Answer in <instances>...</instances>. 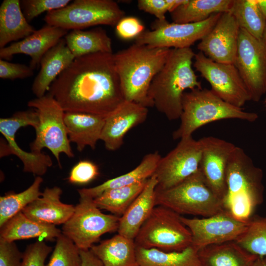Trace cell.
Returning <instances> with one entry per match:
<instances>
[{
  "mask_svg": "<svg viewBox=\"0 0 266 266\" xmlns=\"http://www.w3.org/2000/svg\"><path fill=\"white\" fill-rule=\"evenodd\" d=\"M48 93L65 112L106 117L125 100L113 53L76 58L51 84Z\"/></svg>",
  "mask_w": 266,
  "mask_h": 266,
  "instance_id": "6da1fadb",
  "label": "cell"
},
{
  "mask_svg": "<svg viewBox=\"0 0 266 266\" xmlns=\"http://www.w3.org/2000/svg\"><path fill=\"white\" fill-rule=\"evenodd\" d=\"M195 56L191 47L171 49L166 63L150 84L149 99L170 121L180 119L185 91L202 88L192 66Z\"/></svg>",
  "mask_w": 266,
  "mask_h": 266,
  "instance_id": "7a4b0ae2",
  "label": "cell"
},
{
  "mask_svg": "<svg viewBox=\"0 0 266 266\" xmlns=\"http://www.w3.org/2000/svg\"><path fill=\"white\" fill-rule=\"evenodd\" d=\"M171 49L133 43L113 53V60L125 100L147 107L150 84L166 63Z\"/></svg>",
  "mask_w": 266,
  "mask_h": 266,
  "instance_id": "3957f363",
  "label": "cell"
},
{
  "mask_svg": "<svg viewBox=\"0 0 266 266\" xmlns=\"http://www.w3.org/2000/svg\"><path fill=\"white\" fill-rule=\"evenodd\" d=\"M262 170L255 166L241 148L236 146L226 173L227 190L223 208L236 219L247 222L264 201Z\"/></svg>",
  "mask_w": 266,
  "mask_h": 266,
  "instance_id": "277c9868",
  "label": "cell"
},
{
  "mask_svg": "<svg viewBox=\"0 0 266 266\" xmlns=\"http://www.w3.org/2000/svg\"><path fill=\"white\" fill-rule=\"evenodd\" d=\"M258 118L257 113L231 104L210 89H195L183 94L180 124L172 136L174 140L192 136L200 127L219 120L233 119L252 122Z\"/></svg>",
  "mask_w": 266,
  "mask_h": 266,
  "instance_id": "5b68a950",
  "label": "cell"
},
{
  "mask_svg": "<svg viewBox=\"0 0 266 266\" xmlns=\"http://www.w3.org/2000/svg\"><path fill=\"white\" fill-rule=\"evenodd\" d=\"M156 205L177 214L208 217L223 210L222 200L209 187L199 168L181 183L169 189L156 188Z\"/></svg>",
  "mask_w": 266,
  "mask_h": 266,
  "instance_id": "8992f818",
  "label": "cell"
},
{
  "mask_svg": "<svg viewBox=\"0 0 266 266\" xmlns=\"http://www.w3.org/2000/svg\"><path fill=\"white\" fill-rule=\"evenodd\" d=\"M180 215L156 205L134 238L136 246L165 251H181L191 245L192 235Z\"/></svg>",
  "mask_w": 266,
  "mask_h": 266,
  "instance_id": "52a82bcc",
  "label": "cell"
},
{
  "mask_svg": "<svg viewBox=\"0 0 266 266\" xmlns=\"http://www.w3.org/2000/svg\"><path fill=\"white\" fill-rule=\"evenodd\" d=\"M28 106L37 111L39 119L35 129V138L30 144L31 152L39 153L43 148L48 149L62 167L61 154L64 153L69 158L74 156L64 122L65 111L48 93L29 101Z\"/></svg>",
  "mask_w": 266,
  "mask_h": 266,
  "instance_id": "ba28073f",
  "label": "cell"
},
{
  "mask_svg": "<svg viewBox=\"0 0 266 266\" xmlns=\"http://www.w3.org/2000/svg\"><path fill=\"white\" fill-rule=\"evenodd\" d=\"M125 12L112 0H75L66 6L50 11L46 24L65 30H83L98 25L116 26Z\"/></svg>",
  "mask_w": 266,
  "mask_h": 266,
  "instance_id": "9c48e42d",
  "label": "cell"
},
{
  "mask_svg": "<svg viewBox=\"0 0 266 266\" xmlns=\"http://www.w3.org/2000/svg\"><path fill=\"white\" fill-rule=\"evenodd\" d=\"M120 217L101 212L93 199L80 198L71 216L63 224L62 233L79 250H89L104 234L118 231Z\"/></svg>",
  "mask_w": 266,
  "mask_h": 266,
  "instance_id": "30bf717a",
  "label": "cell"
},
{
  "mask_svg": "<svg viewBox=\"0 0 266 266\" xmlns=\"http://www.w3.org/2000/svg\"><path fill=\"white\" fill-rule=\"evenodd\" d=\"M221 14H213L206 20L195 23H170L166 20H156L152 24L151 30L144 31L135 38L134 43L152 47L189 48L210 31Z\"/></svg>",
  "mask_w": 266,
  "mask_h": 266,
  "instance_id": "8fae6325",
  "label": "cell"
},
{
  "mask_svg": "<svg viewBox=\"0 0 266 266\" xmlns=\"http://www.w3.org/2000/svg\"><path fill=\"white\" fill-rule=\"evenodd\" d=\"M193 66L210 84L211 90L224 101L241 108L251 96L234 64L215 62L202 52L195 54Z\"/></svg>",
  "mask_w": 266,
  "mask_h": 266,
  "instance_id": "7c38bea8",
  "label": "cell"
},
{
  "mask_svg": "<svg viewBox=\"0 0 266 266\" xmlns=\"http://www.w3.org/2000/svg\"><path fill=\"white\" fill-rule=\"evenodd\" d=\"M234 65L251 96L259 101L266 93V47L258 39L240 28Z\"/></svg>",
  "mask_w": 266,
  "mask_h": 266,
  "instance_id": "4fadbf2b",
  "label": "cell"
},
{
  "mask_svg": "<svg viewBox=\"0 0 266 266\" xmlns=\"http://www.w3.org/2000/svg\"><path fill=\"white\" fill-rule=\"evenodd\" d=\"M201 146L192 136L180 139L175 148L161 157L153 175L157 190L172 188L195 173L200 167Z\"/></svg>",
  "mask_w": 266,
  "mask_h": 266,
  "instance_id": "5bb4252c",
  "label": "cell"
},
{
  "mask_svg": "<svg viewBox=\"0 0 266 266\" xmlns=\"http://www.w3.org/2000/svg\"><path fill=\"white\" fill-rule=\"evenodd\" d=\"M39 122L38 115L35 110L18 111L9 117L0 119V132L7 143L0 145V157L13 154L23 163V170L37 176L44 175L53 163L51 157L41 152L36 153L23 150L15 140V134L22 127L30 126L35 129Z\"/></svg>",
  "mask_w": 266,
  "mask_h": 266,
  "instance_id": "9a60e30c",
  "label": "cell"
},
{
  "mask_svg": "<svg viewBox=\"0 0 266 266\" xmlns=\"http://www.w3.org/2000/svg\"><path fill=\"white\" fill-rule=\"evenodd\" d=\"M192 235L191 246L198 251L208 246L235 241L244 232L248 221H240L223 210L202 218L181 216Z\"/></svg>",
  "mask_w": 266,
  "mask_h": 266,
  "instance_id": "2e32d148",
  "label": "cell"
},
{
  "mask_svg": "<svg viewBox=\"0 0 266 266\" xmlns=\"http://www.w3.org/2000/svg\"><path fill=\"white\" fill-rule=\"evenodd\" d=\"M201 154L199 168L207 184L222 200L226 190V173L228 162L236 145L212 136L199 139Z\"/></svg>",
  "mask_w": 266,
  "mask_h": 266,
  "instance_id": "e0dca14e",
  "label": "cell"
},
{
  "mask_svg": "<svg viewBox=\"0 0 266 266\" xmlns=\"http://www.w3.org/2000/svg\"><path fill=\"white\" fill-rule=\"evenodd\" d=\"M239 29L230 12L222 13L212 29L198 44L197 48L215 62L234 64Z\"/></svg>",
  "mask_w": 266,
  "mask_h": 266,
  "instance_id": "ac0fdd59",
  "label": "cell"
},
{
  "mask_svg": "<svg viewBox=\"0 0 266 266\" xmlns=\"http://www.w3.org/2000/svg\"><path fill=\"white\" fill-rule=\"evenodd\" d=\"M148 114V107L133 101H122L105 118L100 137L105 148L109 151L119 149L127 133L144 122Z\"/></svg>",
  "mask_w": 266,
  "mask_h": 266,
  "instance_id": "d6986e66",
  "label": "cell"
},
{
  "mask_svg": "<svg viewBox=\"0 0 266 266\" xmlns=\"http://www.w3.org/2000/svg\"><path fill=\"white\" fill-rule=\"evenodd\" d=\"M67 33L66 30L46 24L21 40L0 48V59L10 60L16 54L27 55L31 58L30 66L34 70L44 55Z\"/></svg>",
  "mask_w": 266,
  "mask_h": 266,
  "instance_id": "ffe728a7",
  "label": "cell"
},
{
  "mask_svg": "<svg viewBox=\"0 0 266 266\" xmlns=\"http://www.w3.org/2000/svg\"><path fill=\"white\" fill-rule=\"evenodd\" d=\"M62 190L55 186L47 187L42 196L25 207L22 212L34 221L52 225L64 224L75 210L72 204L62 202Z\"/></svg>",
  "mask_w": 266,
  "mask_h": 266,
  "instance_id": "44dd1931",
  "label": "cell"
},
{
  "mask_svg": "<svg viewBox=\"0 0 266 266\" xmlns=\"http://www.w3.org/2000/svg\"><path fill=\"white\" fill-rule=\"evenodd\" d=\"M62 38L43 56L40 68L34 79L32 90L36 98H40L49 91L57 77L67 68L75 59Z\"/></svg>",
  "mask_w": 266,
  "mask_h": 266,
  "instance_id": "7402d4cb",
  "label": "cell"
},
{
  "mask_svg": "<svg viewBox=\"0 0 266 266\" xmlns=\"http://www.w3.org/2000/svg\"><path fill=\"white\" fill-rule=\"evenodd\" d=\"M157 180L152 175L137 197L124 214L120 217L118 233L134 239L140 228L148 219L156 205Z\"/></svg>",
  "mask_w": 266,
  "mask_h": 266,
  "instance_id": "603a6c76",
  "label": "cell"
},
{
  "mask_svg": "<svg viewBox=\"0 0 266 266\" xmlns=\"http://www.w3.org/2000/svg\"><path fill=\"white\" fill-rule=\"evenodd\" d=\"M104 117L80 112H65L64 122L69 140L82 152L86 147L95 149L104 125Z\"/></svg>",
  "mask_w": 266,
  "mask_h": 266,
  "instance_id": "cb8c5ba5",
  "label": "cell"
},
{
  "mask_svg": "<svg viewBox=\"0 0 266 266\" xmlns=\"http://www.w3.org/2000/svg\"><path fill=\"white\" fill-rule=\"evenodd\" d=\"M62 234L56 226L32 220L22 211L0 227V239L8 242L35 237L53 241Z\"/></svg>",
  "mask_w": 266,
  "mask_h": 266,
  "instance_id": "d4e9b609",
  "label": "cell"
},
{
  "mask_svg": "<svg viewBox=\"0 0 266 266\" xmlns=\"http://www.w3.org/2000/svg\"><path fill=\"white\" fill-rule=\"evenodd\" d=\"M161 157L156 151L147 154L131 171L108 179L98 186L78 189L80 198L94 199L106 190L131 185L148 179L153 175Z\"/></svg>",
  "mask_w": 266,
  "mask_h": 266,
  "instance_id": "484cf974",
  "label": "cell"
},
{
  "mask_svg": "<svg viewBox=\"0 0 266 266\" xmlns=\"http://www.w3.org/2000/svg\"><path fill=\"white\" fill-rule=\"evenodd\" d=\"M36 30L26 20L19 0H4L0 6V48L29 36Z\"/></svg>",
  "mask_w": 266,
  "mask_h": 266,
  "instance_id": "4316f807",
  "label": "cell"
},
{
  "mask_svg": "<svg viewBox=\"0 0 266 266\" xmlns=\"http://www.w3.org/2000/svg\"><path fill=\"white\" fill-rule=\"evenodd\" d=\"M134 240L119 233L90 249L103 266H137Z\"/></svg>",
  "mask_w": 266,
  "mask_h": 266,
  "instance_id": "83f0119b",
  "label": "cell"
},
{
  "mask_svg": "<svg viewBox=\"0 0 266 266\" xmlns=\"http://www.w3.org/2000/svg\"><path fill=\"white\" fill-rule=\"evenodd\" d=\"M201 266H252L258 257L235 241L212 245L198 251Z\"/></svg>",
  "mask_w": 266,
  "mask_h": 266,
  "instance_id": "f1b7e54d",
  "label": "cell"
},
{
  "mask_svg": "<svg viewBox=\"0 0 266 266\" xmlns=\"http://www.w3.org/2000/svg\"><path fill=\"white\" fill-rule=\"evenodd\" d=\"M64 39L75 58L98 52L113 53L111 39L100 27L90 30H72Z\"/></svg>",
  "mask_w": 266,
  "mask_h": 266,
  "instance_id": "f546056e",
  "label": "cell"
},
{
  "mask_svg": "<svg viewBox=\"0 0 266 266\" xmlns=\"http://www.w3.org/2000/svg\"><path fill=\"white\" fill-rule=\"evenodd\" d=\"M137 266H201L198 250L190 246L181 251L136 246Z\"/></svg>",
  "mask_w": 266,
  "mask_h": 266,
  "instance_id": "4dcf8cb0",
  "label": "cell"
},
{
  "mask_svg": "<svg viewBox=\"0 0 266 266\" xmlns=\"http://www.w3.org/2000/svg\"><path fill=\"white\" fill-rule=\"evenodd\" d=\"M233 0H185L170 13L173 22L195 23L203 21L212 15L229 12Z\"/></svg>",
  "mask_w": 266,
  "mask_h": 266,
  "instance_id": "1f68e13d",
  "label": "cell"
},
{
  "mask_svg": "<svg viewBox=\"0 0 266 266\" xmlns=\"http://www.w3.org/2000/svg\"><path fill=\"white\" fill-rule=\"evenodd\" d=\"M148 179L131 185L106 190L93 199V201L100 209L106 210L121 217L142 192Z\"/></svg>",
  "mask_w": 266,
  "mask_h": 266,
  "instance_id": "d6a6232c",
  "label": "cell"
},
{
  "mask_svg": "<svg viewBox=\"0 0 266 266\" xmlns=\"http://www.w3.org/2000/svg\"><path fill=\"white\" fill-rule=\"evenodd\" d=\"M240 28L258 39H262L266 28V19L256 0H233L229 11Z\"/></svg>",
  "mask_w": 266,
  "mask_h": 266,
  "instance_id": "836d02e7",
  "label": "cell"
},
{
  "mask_svg": "<svg viewBox=\"0 0 266 266\" xmlns=\"http://www.w3.org/2000/svg\"><path fill=\"white\" fill-rule=\"evenodd\" d=\"M42 182L43 178L37 176L32 184L25 190L18 193H9L0 197V227L42 196V192L39 189Z\"/></svg>",
  "mask_w": 266,
  "mask_h": 266,
  "instance_id": "e575fe53",
  "label": "cell"
},
{
  "mask_svg": "<svg viewBox=\"0 0 266 266\" xmlns=\"http://www.w3.org/2000/svg\"><path fill=\"white\" fill-rule=\"evenodd\" d=\"M241 247L258 257L266 256V216L254 215L242 234L235 241Z\"/></svg>",
  "mask_w": 266,
  "mask_h": 266,
  "instance_id": "d590c367",
  "label": "cell"
},
{
  "mask_svg": "<svg viewBox=\"0 0 266 266\" xmlns=\"http://www.w3.org/2000/svg\"><path fill=\"white\" fill-rule=\"evenodd\" d=\"M55 248L45 266H81L80 250L63 233L56 239Z\"/></svg>",
  "mask_w": 266,
  "mask_h": 266,
  "instance_id": "8d00e7d4",
  "label": "cell"
},
{
  "mask_svg": "<svg viewBox=\"0 0 266 266\" xmlns=\"http://www.w3.org/2000/svg\"><path fill=\"white\" fill-rule=\"evenodd\" d=\"M69 0H20L22 12L28 22L44 12L63 8L70 2Z\"/></svg>",
  "mask_w": 266,
  "mask_h": 266,
  "instance_id": "74e56055",
  "label": "cell"
},
{
  "mask_svg": "<svg viewBox=\"0 0 266 266\" xmlns=\"http://www.w3.org/2000/svg\"><path fill=\"white\" fill-rule=\"evenodd\" d=\"M185 0H138L137 7L140 10L153 15L157 20H166V13H171Z\"/></svg>",
  "mask_w": 266,
  "mask_h": 266,
  "instance_id": "f35d334b",
  "label": "cell"
},
{
  "mask_svg": "<svg viewBox=\"0 0 266 266\" xmlns=\"http://www.w3.org/2000/svg\"><path fill=\"white\" fill-rule=\"evenodd\" d=\"M52 250V247L42 240L28 245L23 252L21 266H45V260Z\"/></svg>",
  "mask_w": 266,
  "mask_h": 266,
  "instance_id": "ab89813d",
  "label": "cell"
},
{
  "mask_svg": "<svg viewBox=\"0 0 266 266\" xmlns=\"http://www.w3.org/2000/svg\"><path fill=\"white\" fill-rule=\"evenodd\" d=\"M99 173V168L95 163L89 160H82L72 168L68 179L73 184H85L95 179Z\"/></svg>",
  "mask_w": 266,
  "mask_h": 266,
  "instance_id": "60d3db41",
  "label": "cell"
},
{
  "mask_svg": "<svg viewBox=\"0 0 266 266\" xmlns=\"http://www.w3.org/2000/svg\"><path fill=\"white\" fill-rule=\"evenodd\" d=\"M144 31V25L135 17H124L116 25L117 35L124 40L136 38Z\"/></svg>",
  "mask_w": 266,
  "mask_h": 266,
  "instance_id": "b9f144b4",
  "label": "cell"
},
{
  "mask_svg": "<svg viewBox=\"0 0 266 266\" xmlns=\"http://www.w3.org/2000/svg\"><path fill=\"white\" fill-rule=\"evenodd\" d=\"M33 74V70L30 66L0 60V78L1 79H24L30 77Z\"/></svg>",
  "mask_w": 266,
  "mask_h": 266,
  "instance_id": "7bdbcfd3",
  "label": "cell"
},
{
  "mask_svg": "<svg viewBox=\"0 0 266 266\" xmlns=\"http://www.w3.org/2000/svg\"><path fill=\"white\" fill-rule=\"evenodd\" d=\"M23 254L14 242L0 239V266H21Z\"/></svg>",
  "mask_w": 266,
  "mask_h": 266,
  "instance_id": "ee69618b",
  "label": "cell"
},
{
  "mask_svg": "<svg viewBox=\"0 0 266 266\" xmlns=\"http://www.w3.org/2000/svg\"><path fill=\"white\" fill-rule=\"evenodd\" d=\"M81 259V266H103L101 261L89 250H80Z\"/></svg>",
  "mask_w": 266,
  "mask_h": 266,
  "instance_id": "f6af8a7d",
  "label": "cell"
},
{
  "mask_svg": "<svg viewBox=\"0 0 266 266\" xmlns=\"http://www.w3.org/2000/svg\"><path fill=\"white\" fill-rule=\"evenodd\" d=\"M258 6L266 19V0H256Z\"/></svg>",
  "mask_w": 266,
  "mask_h": 266,
  "instance_id": "bcb514c9",
  "label": "cell"
},
{
  "mask_svg": "<svg viewBox=\"0 0 266 266\" xmlns=\"http://www.w3.org/2000/svg\"><path fill=\"white\" fill-rule=\"evenodd\" d=\"M252 266H266V256L262 257H258Z\"/></svg>",
  "mask_w": 266,
  "mask_h": 266,
  "instance_id": "7dc6e473",
  "label": "cell"
},
{
  "mask_svg": "<svg viewBox=\"0 0 266 266\" xmlns=\"http://www.w3.org/2000/svg\"><path fill=\"white\" fill-rule=\"evenodd\" d=\"M262 39L266 47V28L264 32V35H263V37Z\"/></svg>",
  "mask_w": 266,
  "mask_h": 266,
  "instance_id": "c3c4849f",
  "label": "cell"
},
{
  "mask_svg": "<svg viewBox=\"0 0 266 266\" xmlns=\"http://www.w3.org/2000/svg\"><path fill=\"white\" fill-rule=\"evenodd\" d=\"M265 102H266V100H265Z\"/></svg>",
  "mask_w": 266,
  "mask_h": 266,
  "instance_id": "681fc988",
  "label": "cell"
}]
</instances>
